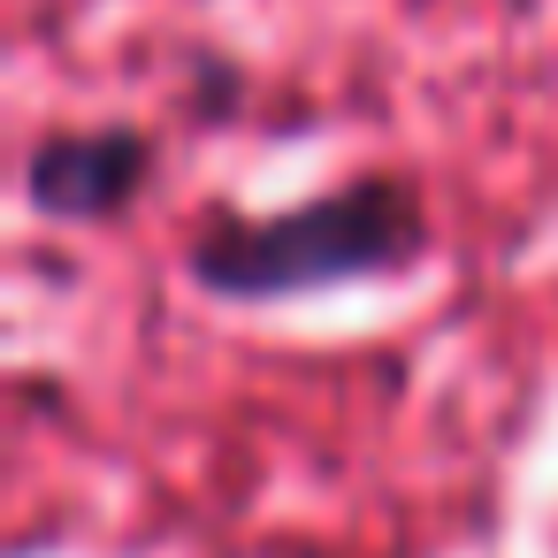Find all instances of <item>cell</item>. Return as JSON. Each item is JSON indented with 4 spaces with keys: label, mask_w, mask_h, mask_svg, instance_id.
<instances>
[{
    "label": "cell",
    "mask_w": 558,
    "mask_h": 558,
    "mask_svg": "<svg viewBox=\"0 0 558 558\" xmlns=\"http://www.w3.org/2000/svg\"><path fill=\"white\" fill-rule=\"evenodd\" d=\"M421 253V199L398 177H352L306 207L253 215V222H215L184 268L215 299H291L352 276H383Z\"/></svg>",
    "instance_id": "obj_1"
},
{
    "label": "cell",
    "mask_w": 558,
    "mask_h": 558,
    "mask_svg": "<svg viewBox=\"0 0 558 558\" xmlns=\"http://www.w3.org/2000/svg\"><path fill=\"white\" fill-rule=\"evenodd\" d=\"M154 177V138L138 123H93L54 131L24 154V199L54 222H108L123 215Z\"/></svg>",
    "instance_id": "obj_2"
}]
</instances>
